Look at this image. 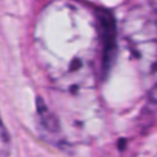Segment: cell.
I'll use <instances>...</instances> for the list:
<instances>
[{
	"mask_svg": "<svg viewBox=\"0 0 157 157\" xmlns=\"http://www.w3.org/2000/svg\"><path fill=\"white\" fill-rule=\"evenodd\" d=\"M98 24L103 44V65H105L103 71L108 72L113 59V54L116 51V25L113 15L106 10L98 11Z\"/></svg>",
	"mask_w": 157,
	"mask_h": 157,
	"instance_id": "1",
	"label": "cell"
},
{
	"mask_svg": "<svg viewBox=\"0 0 157 157\" xmlns=\"http://www.w3.org/2000/svg\"><path fill=\"white\" fill-rule=\"evenodd\" d=\"M39 102H40V105H39V116H40L41 125H43L48 132H58V130H59V123L57 121L54 114L50 113L48 109L44 108L40 99H39Z\"/></svg>",
	"mask_w": 157,
	"mask_h": 157,
	"instance_id": "2",
	"label": "cell"
},
{
	"mask_svg": "<svg viewBox=\"0 0 157 157\" xmlns=\"http://www.w3.org/2000/svg\"><path fill=\"white\" fill-rule=\"evenodd\" d=\"M11 149V139L6 127L0 121V157H8Z\"/></svg>",
	"mask_w": 157,
	"mask_h": 157,
	"instance_id": "3",
	"label": "cell"
}]
</instances>
